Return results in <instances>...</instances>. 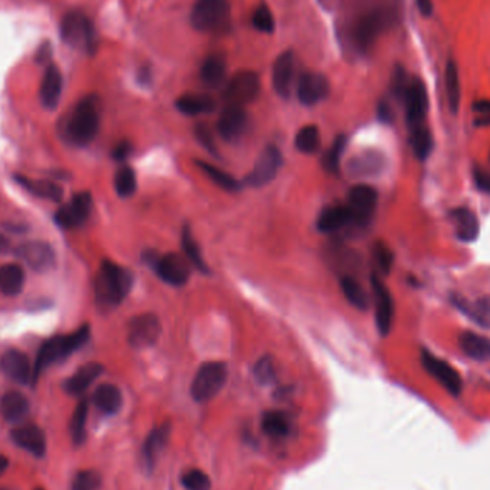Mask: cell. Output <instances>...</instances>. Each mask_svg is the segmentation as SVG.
I'll use <instances>...</instances> for the list:
<instances>
[{
	"label": "cell",
	"mask_w": 490,
	"mask_h": 490,
	"mask_svg": "<svg viewBox=\"0 0 490 490\" xmlns=\"http://www.w3.org/2000/svg\"><path fill=\"white\" fill-rule=\"evenodd\" d=\"M400 8L396 0H375L356 16L351 40L360 52L369 51L376 40L398 23Z\"/></svg>",
	"instance_id": "obj_1"
},
{
	"label": "cell",
	"mask_w": 490,
	"mask_h": 490,
	"mask_svg": "<svg viewBox=\"0 0 490 490\" xmlns=\"http://www.w3.org/2000/svg\"><path fill=\"white\" fill-rule=\"evenodd\" d=\"M101 125V105L99 99L89 95L80 99L65 124L66 139L76 145L85 146L89 145L98 135Z\"/></svg>",
	"instance_id": "obj_2"
},
{
	"label": "cell",
	"mask_w": 490,
	"mask_h": 490,
	"mask_svg": "<svg viewBox=\"0 0 490 490\" xmlns=\"http://www.w3.org/2000/svg\"><path fill=\"white\" fill-rule=\"evenodd\" d=\"M132 287V274L112 261H103L95 279V293L101 304L113 307L122 303Z\"/></svg>",
	"instance_id": "obj_3"
},
{
	"label": "cell",
	"mask_w": 490,
	"mask_h": 490,
	"mask_svg": "<svg viewBox=\"0 0 490 490\" xmlns=\"http://www.w3.org/2000/svg\"><path fill=\"white\" fill-rule=\"evenodd\" d=\"M89 336H91V329L88 324H85L72 334L52 337L48 341H45L37 353L36 363L33 365L32 380L36 382L40 373H42L46 367L69 357L73 351L79 350L82 346L87 344V341L89 340Z\"/></svg>",
	"instance_id": "obj_4"
},
{
	"label": "cell",
	"mask_w": 490,
	"mask_h": 490,
	"mask_svg": "<svg viewBox=\"0 0 490 490\" xmlns=\"http://www.w3.org/2000/svg\"><path fill=\"white\" fill-rule=\"evenodd\" d=\"M192 26L203 33L224 32L231 23L228 0H198L191 12Z\"/></svg>",
	"instance_id": "obj_5"
},
{
	"label": "cell",
	"mask_w": 490,
	"mask_h": 490,
	"mask_svg": "<svg viewBox=\"0 0 490 490\" xmlns=\"http://www.w3.org/2000/svg\"><path fill=\"white\" fill-rule=\"evenodd\" d=\"M63 42L72 48L94 55L98 48V36L92 22L80 12L68 13L61 25Z\"/></svg>",
	"instance_id": "obj_6"
},
{
	"label": "cell",
	"mask_w": 490,
	"mask_h": 490,
	"mask_svg": "<svg viewBox=\"0 0 490 490\" xmlns=\"http://www.w3.org/2000/svg\"><path fill=\"white\" fill-rule=\"evenodd\" d=\"M228 377L227 365L221 361L203 363L191 384V396L198 403L213 400L225 386Z\"/></svg>",
	"instance_id": "obj_7"
},
{
	"label": "cell",
	"mask_w": 490,
	"mask_h": 490,
	"mask_svg": "<svg viewBox=\"0 0 490 490\" xmlns=\"http://www.w3.org/2000/svg\"><path fill=\"white\" fill-rule=\"evenodd\" d=\"M260 91V76L253 70H241L230 79L225 85L222 98L227 105L244 108L258 98Z\"/></svg>",
	"instance_id": "obj_8"
},
{
	"label": "cell",
	"mask_w": 490,
	"mask_h": 490,
	"mask_svg": "<svg viewBox=\"0 0 490 490\" xmlns=\"http://www.w3.org/2000/svg\"><path fill=\"white\" fill-rule=\"evenodd\" d=\"M406 108V120L410 130L425 125L429 111V95L425 82L420 77H410L401 96Z\"/></svg>",
	"instance_id": "obj_9"
},
{
	"label": "cell",
	"mask_w": 490,
	"mask_h": 490,
	"mask_svg": "<svg viewBox=\"0 0 490 490\" xmlns=\"http://www.w3.org/2000/svg\"><path fill=\"white\" fill-rule=\"evenodd\" d=\"M146 261L151 263L156 274L162 281H165L171 285H184L189 278V265L188 260L184 257L170 253L165 256H156L155 253H151V256H144Z\"/></svg>",
	"instance_id": "obj_10"
},
{
	"label": "cell",
	"mask_w": 490,
	"mask_h": 490,
	"mask_svg": "<svg viewBox=\"0 0 490 490\" xmlns=\"http://www.w3.org/2000/svg\"><path fill=\"white\" fill-rule=\"evenodd\" d=\"M422 364L426 372L436 379L443 389H446L452 396H459L463 389V380L459 372L447 361L436 357L427 350H422Z\"/></svg>",
	"instance_id": "obj_11"
},
{
	"label": "cell",
	"mask_w": 490,
	"mask_h": 490,
	"mask_svg": "<svg viewBox=\"0 0 490 490\" xmlns=\"http://www.w3.org/2000/svg\"><path fill=\"white\" fill-rule=\"evenodd\" d=\"M377 206V191L370 185H356L348 192V211L351 222L369 224Z\"/></svg>",
	"instance_id": "obj_12"
},
{
	"label": "cell",
	"mask_w": 490,
	"mask_h": 490,
	"mask_svg": "<svg viewBox=\"0 0 490 490\" xmlns=\"http://www.w3.org/2000/svg\"><path fill=\"white\" fill-rule=\"evenodd\" d=\"M282 163V155L274 145L267 146L256 161L253 171L247 177V184L251 187H264L271 182L278 174Z\"/></svg>",
	"instance_id": "obj_13"
},
{
	"label": "cell",
	"mask_w": 490,
	"mask_h": 490,
	"mask_svg": "<svg viewBox=\"0 0 490 490\" xmlns=\"http://www.w3.org/2000/svg\"><path fill=\"white\" fill-rule=\"evenodd\" d=\"M161 336V322L153 314H141L130 321L128 341L137 348H145L156 343Z\"/></svg>",
	"instance_id": "obj_14"
},
{
	"label": "cell",
	"mask_w": 490,
	"mask_h": 490,
	"mask_svg": "<svg viewBox=\"0 0 490 490\" xmlns=\"http://www.w3.org/2000/svg\"><path fill=\"white\" fill-rule=\"evenodd\" d=\"M296 85V58L291 51L281 54L272 66V87L281 98H290Z\"/></svg>",
	"instance_id": "obj_15"
},
{
	"label": "cell",
	"mask_w": 490,
	"mask_h": 490,
	"mask_svg": "<svg viewBox=\"0 0 490 490\" xmlns=\"http://www.w3.org/2000/svg\"><path fill=\"white\" fill-rule=\"evenodd\" d=\"M330 92V84L322 73L306 72L297 82L299 101L306 106H314L327 98Z\"/></svg>",
	"instance_id": "obj_16"
},
{
	"label": "cell",
	"mask_w": 490,
	"mask_h": 490,
	"mask_svg": "<svg viewBox=\"0 0 490 490\" xmlns=\"http://www.w3.org/2000/svg\"><path fill=\"white\" fill-rule=\"evenodd\" d=\"M92 210V196L89 192H79L76 194L68 206L62 207L55 221L58 225L63 228H73L80 224H84Z\"/></svg>",
	"instance_id": "obj_17"
},
{
	"label": "cell",
	"mask_w": 490,
	"mask_h": 490,
	"mask_svg": "<svg viewBox=\"0 0 490 490\" xmlns=\"http://www.w3.org/2000/svg\"><path fill=\"white\" fill-rule=\"evenodd\" d=\"M16 254L37 272H46L55 267V253L49 244L42 241H30L20 245Z\"/></svg>",
	"instance_id": "obj_18"
},
{
	"label": "cell",
	"mask_w": 490,
	"mask_h": 490,
	"mask_svg": "<svg viewBox=\"0 0 490 490\" xmlns=\"http://www.w3.org/2000/svg\"><path fill=\"white\" fill-rule=\"evenodd\" d=\"M372 287L375 291L376 300V322L377 329L382 336H387L391 330L393 317H394V304L393 297L384 282L376 275H372Z\"/></svg>",
	"instance_id": "obj_19"
},
{
	"label": "cell",
	"mask_w": 490,
	"mask_h": 490,
	"mask_svg": "<svg viewBox=\"0 0 490 490\" xmlns=\"http://www.w3.org/2000/svg\"><path fill=\"white\" fill-rule=\"evenodd\" d=\"M11 437L18 447L23 448V451L37 459H42L46 455V434L36 425L19 426L11 432Z\"/></svg>",
	"instance_id": "obj_20"
},
{
	"label": "cell",
	"mask_w": 490,
	"mask_h": 490,
	"mask_svg": "<svg viewBox=\"0 0 490 490\" xmlns=\"http://www.w3.org/2000/svg\"><path fill=\"white\" fill-rule=\"evenodd\" d=\"M247 125L249 116L245 109L241 106L227 105L218 119V132L225 141L232 142L244 135Z\"/></svg>",
	"instance_id": "obj_21"
},
{
	"label": "cell",
	"mask_w": 490,
	"mask_h": 490,
	"mask_svg": "<svg viewBox=\"0 0 490 490\" xmlns=\"http://www.w3.org/2000/svg\"><path fill=\"white\" fill-rule=\"evenodd\" d=\"M0 370L15 383L26 384L32 380L33 370L29 357L19 350H9L0 360Z\"/></svg>",
	"instance_id": "obj_22"
},
{
	"label": "cell",
	"mask_w": 490,
	"mask_h": 490,
	"mask_svg": "<svg viewBox=\"0 0 490 490\" xmlns=\"http://www.w3.org/2000/svg\"><path fill=\"white\" fill-rule=\"evenodd\" d=\"M171 436V426L170 423H163L161 426H156L151 430L148 437L144 441L142 446V458L144 465L148 470H152L156 465V460L159 459L163 448L168 444Z\"/></svg>",
	"instance_id": "obj_23"
},
{
	"label": "cell",
	"mask_w": 490,
	"mask_h": 490,
	"mask_svg": "<svg viewBox=\"0 0 490 490\" xmlns=\"http://www.w3.org/2000/svg\"><path fill=\"white\" fill-rule=\"evenodd\" d=\"M62 73L56 65H49L45 70L42 85H40V101L46 109H55L62 95Z\"/></svg>",
	"instance_id": "obj_24"
},
{
	"label": "cell",
	"mask_w": 490,
	"mask_h": 490,
	"mask_svg": "<svg viewBox=\"0 0 490 490\" xmlns=\"http://www.w3.org/2000/svg\"><path fill=\"white\" fill-rule=\"evenodd\" d=\"M30 410L29 400L19 391H9L0 398V415L9 423L22 422Z\"/></svg>",
	"instance_id": "obj_25"
},
{
	"label": "cell",
	"mask_w": 490,
	"mask_h": 490,
	"mask_svg": "<svg viewBox=\"0 0 490 490\" xmlns=\"http://www.w3.org/2000/svg\"><path fill=\"white\" fill-rule=\"evenodd\" d=\"M103 373V365L99 363H88L76 370L65 382V390L72 396H79L84 393L101 375Z\"/></svg>",
	"instance_id": "obj_26"
},
{
	"label": "cell",
	"mask_w": 490,
	"mask_h": 490,
	"mask_svg": "<svg viewBox=\"0 0 490 490\" xmlns=\"http://www.w3.org/2000/svg\"><path fill=\"white\" fill-rule=\"evenodd\" d=\"M351 222V215L347 206H330L321 211L317 227L324 234H333Z\"/></svg>",
	"instance_id": "obj_27"
},
{
	"label": "cell",
	"mask_w": 490,
	"mask_h": 490,
	"mask_svg": "<svg viewBox=\"0 0 490 490\" xmlns=\"http://www.w3.org/2000/svg\"><path fill=\"white\" fill-rule=\"evenodd\" d=\"M444 88H446V98H447V106L451 109L453 115H456L460 109V101H462V85H460V73L458 63L451 59L446 63L444 70Z\"/></svg>",
	"instance_id": "obj_28"
},
{
	"label": "cell",
	"mask_w": 490,
	"mask_h": 490,
	"mask_svg": "<svg viewBox=\"0 0 490 490\" xmlns=\"http://www.w3.org/2000/svg\"><path fill=\"white\" fill-rule=\"evenodd\" d=\"M452 222L456 235L463 242H473L479 237L480 225L476 214L469 208H458L452 211Z\"/></svg>",
	"instance_id": "obj_29"
},
{
	"label": "cell",
	"mask_w": 490,
	"mask_h": 490,
	"mask_svg": "<svg viewBox=\"0 0 490 490\" xmlns=\"http://www.w3.org/2000/svg\"><path fill=\"white\" fill-rule=\"evenodd\" d=\"M92 400L98 410L108 416L116 415L122 407V393L115 384L111 383L101 384L95 390Z\"/></svg>",
	"instance_id": "obj_30"
},
{
	"label": "cell",
	"mask_w": 490,
	"mask_h": 490,
	"mask_svg": "<svg viewBox=\"0 0 490 490\" xmlns=\"http://www.w3.org/2000/svg\"><path fill=\"white\" fill-rule=\"evenodd\" d=\"M227 76V63L225 59L221 55H210L206 61H203L199 77L202 84L208 88H220Z\"/></svg>",
	"instance_id": "obj_31"
},
{
	"label": "cell",
	"mask_w": 490,
	"mask_h": 490,
	"mask_svg": "<svg viewBox=\"0 0 490 490\" xmlns=\"http://www.w3.org/2000/svg\"><path fill=\"white\" fill-rule=\"evenodd\" d=\"M460 350L476 361L490 360V339L473 332H465L459 337Z\"/></svg>",
	"instance_id": "obj_32"
},
{
	"label": "cell",
	"mask_w": 490,
	"mask_h": 490,
	"mask_svg": "<svg viewBox=\"0 0 490 490\" xmlns=\"http://www.w3.org/2000/svg\"><path fill=\"white\" fill-rule=\"evenodd\" d=\"M263 432L274 439L287 437L291 432V419L287 413L279 410L265 412L261 420Z\"/></svg>",
	"instance_id": "obj_33"
},
{
	"label": "cell",
	"mask_w": 490,
	"mask_h": 490,
	"mask_svg": "<svg viewBox=\"0 0 490 490\" xmlns=\"http://www.w3.org/2000/svg\"><path fill=\"white\" fill-rule=\"evenodd\" d=\"M25 285V271L18 264L0 267V291L6 296H18Z\"/></svg>",
	"instance_id": "obj_34"
},
{
	"label": "cell",
	"mask_w": 490,
	"mask_h": 490,
	"mask_svg": "<svg viewBox=\"0 0 490 490\" xmlns=\"http://www.w3.org/2000/svg\"><path fill=\"white\" fill-rule=\"evenodd\" d=\"M175 106L180 112L184 115L195 116V115H202V113H210L215 109V102L211 96L208 95H184L177 99Z\"/></svg>",
	"instance_id": "obj_35"
},
{
	"label": "cell",
	"mask_w": 490,
	"mask_h": 490,
	"mask_svg": "<svg viewBox=\"0 0 490 490\" xmlns=\"http://www.w3.org/2000/svg\"><path fill=\"white\" fill-rule=\"evenodd\" d=\"M16 180L23 188H26L29 192H32L36 196L46 198L55 202L61 201L63 196V189L51 181H32L20 175H18Z\"/></svg>",
	"instance_id": "obj_36"
},
{
	"label": "cell",
	"mask_w": 490,
	"mask_h": 490,
	"mask_svg": "<svg viewBox=\"0 0 490 490\" xmlns=\"http://www.w3.org/2000/svg\"><path fill=\"white\" fill-rule=\"evenodd\" d=\"M88 413H89V404L87 400H82L77 403L75 407V412L70 419L69 430L70 436L75 444H82L87 437V420H88Z\"/></svg>",
	"instance_id": "obj_37"
},
{
	"label": "cell",
	"mask_w": 490,
	"mask_h": 490,
	"mask_svg": "<svg viewBox=\"0 0 490 490\" xmlns=\"http://www.w3.org/2000/svg\"><path fill=\"white\" fill-rule=\"evenodd\" d=\"M341 290L346 296V299L357 308L365 310L369 308L370 297L364 291L361 285L351 277H343L341 278Z\"/></svg>",
	"instance_id": "obj_38"
},
{
	"label": "cell",
	"mask_w": 490,
	"mask_h": 490,
	"mask_svg": "<svg viewBox=\"0 0 490 490\" xmlns=\"http://www.w3.org/2000/svg\"><path fill=\"white\" fill-rule=\"evenodd\" d=\"M410 146L419 159H426L433 149V137L427 127L420 125L410 130Z\"/></svg>",
	"instance_id": "obj_39"
},
{
	"label": "cell",
	"mask_w": 490,
	"mask_h": 490,
	"mask_svg": "<svg viewBox=\"0 0 490 490\" xmlns=\"http://www.w3.org/2000/svg\"><path fill=\"white\" fill-rule=\"evenodd\" d=\"M346 137L340 135L334 139L333 145L327 149V152L322 156V167L329 174H337L340 168V161L346 148Z\"/></svg>",
	"instance_id": "obj_40"
},
{
	"label": "cell",
	"mask_w": 490,
	"mask_h": 490,
	"mask_svg": "<svg viewBox=\"0 0 490 490\" xmlns=\"http://www.w3.org/2000/svg\"><path fill=\"white\" fill-rule=\"evenodd\" d=\"M321 138L315 125H307L301 128L296 137V146L303 153H315L320 148Z\"/></svg>",
	"instance_id": "obj_41"
},
{
	"label": "cell",
	"mask_w": 490,
	"mask_h": 490,
	"mask_svg": "<svg viewBox=\"0 0 490 490\" xmlns=\"http://www.w3.org/2000/svg\"><path fill=\"white\" fill-rule=\"evenodd\" d=\"M115 189L119 196L130 198L137 191V175L132 168L122 167L115 175Z\"/></svg>",
	"instance_id": "obj_42"
},
{
	"label": "cell",
	"mask_w": 490,
	"mask_h": 490,
	"mask_svg": "<svg viewBox=\"0 0 490 490\" xmlns=\"http://www.w3.org/2000/svg\"><path fill=\"white\" fill-rule=\"evenodd\" d=\"M462 310H465L477 324L490 329V296H483L472 304L466 303V307Z\"/></svg>",
	"instance_id": "obj_43"
},
{
	"label": "cell",
	"mask_w": 490,
	"mask_h": 490,
	"mask_svg": "<svg viewBox=\"0 0 490 490\" xmlns=\"http://www.w3.org/2000/svg\"><path fill=\"white\" fill-rule=\"evenodd\" d=\"M198 167L206 172L210 180H213L218 187H221L222 189H228V191H237L239 188L238 182L231 177L228 175L227 172H224L222 170L214 167V165H210L208 162H203V161H198Z\"/></svg>",
	"instance_id": "obj_44"
},
{
	"label": "cell",
	"mask_w": 490,
	"mask_h": 490,
	"mask_svg": "<svg viewBox=\"0 0 490 490\" xmlns=\"http://www.w3.org/2000/svg\"><path fill=\"white\" fill-rule=\"evenodd\" d=\"M182 249L185 251L187 260H189V263H192L195 265V268H198L201 271H207V265H206V263H203V260L201 257L199 247H198L196 242L192 238L189 227H185L184 232H182Z\"/></svg>",
	"instance_id": "obj_45"
},
{
	"label": "cell",
	"mask_w": 490,
	"mask_h": 490,
	"mask_svg": "<svg viewBox=\"0 0 490 490\" xmlns=\"http://www.w3.org/2000/svg\"><path fill=\"white\" fill-rule=\"evenodd\" d=\"M181 482L187 490H210L211 489L210 476L199 469H192L185 472L181 477Z\"/></svg>",
	"instance_id": "obj_46"
},
{
	"label": "cell",
	"mask_w": 490,
	"mask_h": 490,
	"mask_svg": "<svg viewBox=\"0 0 490 490\" xmlns=\"http://www.w3.org/2000/svg\"><path fill=\"white\" fill-rule=\"evenodd\" d=\"M102 483L101 475L96 470H80L72 482V490H99Z\"/></svg>",
	"instance_id": "obj_47"
},
{
	"label": "cell",
	"mask_w": 490,
	"mask_h": 490,
	"mask_svg": "<svg viewBox=\"0 0 490 490\" xmlns=\"http://www.w3.org/2000/svg\"><path fill=\"white\" fill-rule=\"evenodd\" d=\"M382 168V158L376 153H365L351 162V170L356 174H373Z\"/></svg>",
	"instance_id": "obj_48"
},
{
	"label": "cell",
	"mask_w": 490,
	"mask_h": 490,
	"mask_svg": "<svg viewBox=\"0 0 490 490\" xmlns=\"http://www.w3.org/2000/svg\"><path fill=\"white\" fill-rule=\"evenodd\" d=\"M253 25L263 33H272L275 29V20L272 12L267 5H260L253 15Z\"/></svg>",
	"instance_id": "obj_49"
},
{
	"label": "cell",
	"mask_w": 490,
	"mask_h": 490,
	"mask_svg": "<svg viewBox=\"0 0 490 490\" xmlns=\"http://www.w3.org/2000/svg\"><path fill=\"white\" fill-rule=\"evenodd\" d=\"M254 375L261 384L272 383L275 379V369H274L272 360L270 357L260 358L254 367Z\"/></svg>",
	"instance_id": "obj_50"
},
{
	"label": "cell",
	"mask_w": 490,
	"mask_h": 490,
	"mask_svg": "<svg viewBox=\"0 0 490 490\" xmlns=\"http://www.w3.org/2000/svg\"><path fill=\"white\" fill-rule=\"evenodd\" d=\"M373 256H375V260H376L380 271L384 272V274H389L390 270H391L393 261H394L391 250L387 247L384 242H376L375 250H373Z\"/></svg>",
	"instance_id": "obj_51"
},
{
	"label": "cell",
	"mask_w": 490,
	"mask_h": 490,
	"mask_svg": "<svg viewBox=\"0 0 490 490\" xmlns=\"http://www.w3.org/2000/svg\"><path fill=\"white\" fill-rule=\"evenodd\" d=\"M473 112L476 113V125L477 127H487L490 125V101L482 99L476 101L473 103Z\"/></svg>",
	"instance_id": "obj_52"
},
{
	"label": "cell",
	"mask_w": 490,
	"mask_h": 490,
	"mask_svg": "<svg viewBox=\"0 0 490 490\" xmlns=\"http://www.w3.org/2000/svg\"><path fill=\"white\" fill-rule=\"evenodd\" d=\"M195 135H196L198 142H201V145L203 148H207L213 153H217L214 137L211 134V130L206 124H199L195 127Z\"/></svg>",
	"instance_id": "obj_53"
},
{
	"label": "cell",
	"mask_w": 490,
	"mask_h": 490,
	"mask_svg": "<svg viewBox=\"0 0 490 490\" xmlns=\"http://www.w3.org/2000/svg\"><path fill=\"white\" fill-rule=\"evenodd\" d=\"M475 181L479 187V189L484 192H490V174L483 171V170H476L475 171Z\"/></svg>",
	"instance_id": "obj_54"
},
{
	"label": "cell",
	"mask_w": 490,
	"mask_h": 490,
	"mask_svg": "<svg viewBox=\"0 0 490 490\" xmlns=\"http://www.w3.org/2000/svg\"><path fill=\"white\" fill-rule=\"evenodd\" d=\"M131 153V145L128 142H120L115 146V149L112 151V156L116 161H124L128 155Z\"/></svg>",
	"instance_id": "obj_55"
},
{
	"label": "cell",
	"mask_w": 490,
	"mask_h": 490,
	"mask_svg": "<svg viewBox=\"0 0 490 490\" xmlns=\"http://www.w3.org/2000/svg\"><path fill=\"white\" fill-rule=\"evenodd\" d=\"M417 9L422 16H430L433 13V0H416Z\"/></svg>",
	"instance_id": "obj_56"
},
{
	"label": "cell",
	"mask_w": 490,
	"mask_h": 490,
	"mask_svg": "<svg viewBox=\"0 0 490 490\" xmlns=\"http://www.w3.org/2000/svg\"><path fill=\"white\" fill-rule=\"evenodd\" d=\"M379 115H380V119H382V120H390V118H391L390 108H389L386 103H380Z\"/></svg>",
	"instance_id": "obj_57"
},
{
	"label": "cell",
	"mask_w": 490,
	"mask_h": 490,
	"mask_svg": "<svg viewBox=\"0 0 490 490\" xmlns=\"http://www.w3.org/2000/svg\"><path fill=\"white\" fill-rule=\"evenodd\" d=\"M11 250V242L9 239L0 234V253H8Z\"/></svg>",
	"instance_id": "obj_58"
},
{
	"label": "cell",
	"mask_w": 490,
	"mask_h": 490,
	"mask_svg": "<svg viewBox=\"0 0 490 490\" xmlns=\"http://www.w3.org/2000/svg\"><path fill=\"white\" fill-rule=\"evenodd\" d=\"M8 467H9L8 458L4 455H0V476H2L8 470Z\"/></svg>",
	"instance_id": "obj_59"
},
{
	"label": "cell",
	"mask_w": 490,
	"mask_h": 490,
	"mask_svg": "<svg viewBox=\"0 0 490 490\" xmlns=\"http://www.w3.org/2000/svg\"><path fill=\"white\" fill-rule=\"evenodd\" d=\"M0 490H8V489H0Z\"/></svg>",
	"instance_id": "obj_60"
},
{
	"label": "cell",
	"mask_w": 490,
	"mask_h": 490,
	"mask_svg": "<svg viewBox=\"0 0 490 490\" xmlns=\"http://www.w3.org/2000/svg\"><path fill=\"white\" fill-rule=\"evenodd\" d=\"M36 490H44V489H36Z\"/></svg>",
	"instance_id": "obj_61"
}]
</instances>
